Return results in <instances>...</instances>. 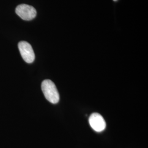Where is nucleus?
Masks as SVG:
<instances>
[{
  "label": "nucleus",
  "mask_w": 148,
  "mask_h": 148,
  "mask_svg": "<svg viewBox=\"0 0 148 148\" xmlns=\"http://www.w3.org/2000/svg\"><path fill=\"white\" fill-rule=\"evenodd\" d=\"M41 88L45 98L52 104H57L59 101L58 91L55 84L50 79H45L42 82Z\"/></svg>",
  "instance_id": "f257e3e1"
},
{
  "label": "nucleus",
  "mask_w": 148,
  "mask_h": 148,
  "mask_svg": "<svg viewBox=\"0 0 148 148\" xmlns=\"http://www.w3.org/2000/svg\"><path fill=\"white\" fill-rule=\"evenodd\" d=\"M16 14L22 19L27 21H32L36 16V10L32 5L21 4L16 7Z\"/></svg>",
  "instance_id": "f03ea898"
},
{
  "label": "nucleus",
  "mask_w": 148,
  "mask_h": 148,
  "mask_svg": "<svg viewBox=\"0 0 148 148\" xmlns=\"http://www.w3.org/2000/svg\"><path fill=\"white\" fill-rule=\"evenodd\" d=\"M18 48L24 60L27 63H32L35 58V53L30 43L26 41H21L18 43Z\"/></svg>",
  "instance_id": "7ed1b4c3"
},
{
  "label": "nucleus",
  "mask_w": 148,
  "mask_h": 148,
  "mask_svg": "<svg viewBox=\"0 0 148 148\" xmlns=\"http://www.w3.org/2000/svg\"><path fill=\"white\" fill-rule=\"evenodd\" d=\"M90 126L96 132L103 131L106 127V123L104 118L98 113H93L89 118Z\"/></svg>",
  "instance_id": "20e7f679"
},
{
  "label": "nucleus",
  "mask_w": 148,
  "mask_h": 148,
  "mask_svg": "<svg viewBox=\"0 0 148 148\" xmlns=\"http://www.w3.org/2000/svg\"><path fill=\"white\" fill-rule=\"evenodd\" d=\"M113 1H117V0H113Z\"/></svg>",
  "instance_id": "39448f33"
}]
</instances>
